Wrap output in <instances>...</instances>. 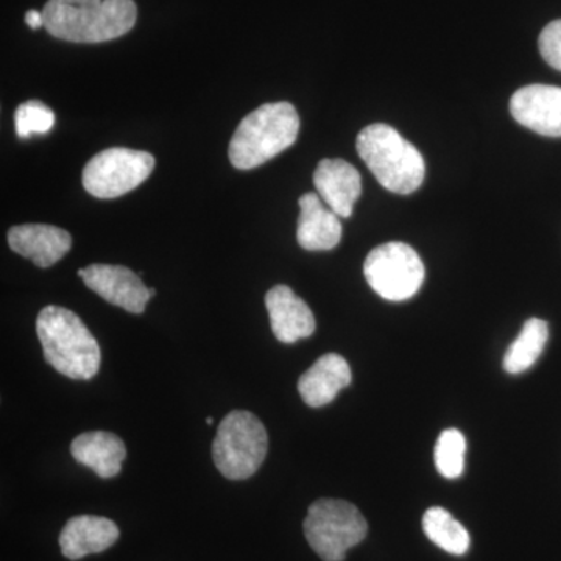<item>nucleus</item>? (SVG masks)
<instances>
[{
    "instance_id": "nucleus-1",
    "label": "nucleus",
    "mask_w": 561,
    "mask_h": 561,
    "mask_svg": "<svg viewBox=\"0 0 561 561\" xmlns=\"http://www.w3.org/2000/svg\"><path fill=\"white\" fill-rule=\"evenodd\" d=\"M44 27L69 43H105L131 31L138 18L133 0H49Z\"/></svg>"
},
{
    "instance_id": "nucleus-2",
    "label": "nucleus",
    "mask_w": 561,
    "mask_h": 561,
    "mask_svg": "<svg viewBox=\"0 0 561 561\" xmlns=\"http://www.w3.org/2000/svg\"><path fill=\"white\" fill-rule=\"evenodd\" d=\"M44 359L61 375L90 381L101 368V346L76 312L47 306L36 320Z\"/></svg>"
},
{
    "instance_id": "nucleus-3",
    "label": "nucleus",
    "mask_w": 561,
    "mask_h": 561,
    "mask_svg": "<svg viewBox=\"0 0 561 561\" xmlns=\"http://www.w3.org/2000/svg\"><path fill=\"white\" fill-rule=\"evenodd\" d=\"M298 131L300 117L291 103H265L236 128L228 150L231 164L239 171L260 168L294 146Z\"/></svg>"
},
{
    "instance_id": "nucleus-4",
    "label": "nucleus",
    "mask_w": 561,
    "mask_h": 561,
    "mask_svg": "<svg viewBox=\"0 0 561 561\" xmlns=\"http://www.w3.org/2000/svg\"><path fill=\"white\" fill-rule=\"evenodd\" d=\"M357 153L381 186L409 195L423 184L426 165L419 149L386 124H373L359 133Z\"/></svg>"
},
{
    "instance_id": "nucleus-5",
    "label": "nucleus",
    "mask_w": 561,
    "mask_h": 561,
    "mask_svg": "<svg viewBox=\"0 0 561 561\" xmlns=\"http://www.w3.org/2000/svg\"><path fill=\"white\" fill-rule=\"evenodd\" d=\"M268 451V435L256 415L232 411L221 420L213 445L217 470L231 481L256 474Z\"/></svg>"
},
{
    "instance_id": "nucleus-6",
    "label": "nucleus",
    "mask_w": 561,
    "mask_h": 561,
    "mask_svg": "<svg viewBox=\"0 0 561 561\" xmlns=\"http://www.w3.org/2000/svg\"><path fill=\"white\" fill-rule=\"evenodd\" d=\"M302 527L309 546L324 561L345 560L346 552L368 534V524L359 508L342 500L313 502Z\"/></svg>"
},
{
    "instance_id": "nucleus-7",
    "label": "nucleus",
    "mask_w": 561,
    "mask_h": 561,
    "mask_svg": "<svg viewBox=\"0 0 561 561\" xmlns=\"http://www.w3.org/2000/svg\"><path fill=\"white\" fill-rule=\"evenodd\" d=\"M364 275L373 290L389 301H404L419 294L424 280V265L408 243L389 242L370 251Z\"/></svg>"
},
{
    "instance_id": "nucleus-8",
    "label": "nucleus",
    "mask_w": 561,
    "mask_h": 561,
    "mask_svg": "<svg viewBox=\"0 0 561 561\" xmlns=\"http://www.w3.org/2000/svg\"><path fill=\"white\" fill-rule=\"evenodd\" d=\"M153 154L113 147L95 154L83 169V186L95 198H117L140 186L154 169Z\"/></svg>"
},
{
    "instance_id": "nucleus-9",
    "label": "nucleus",
    "mask_w": 561,
    "mask_h": 561,
    "mask_svg": "<svg viewBox=\"0 0 561 561\" xmlns=\"http://www.w3.org/2000/svg\"><path fill=\"white\" fill-rule=\"evenodd\" d=\"M79 276L99 297L127 312L142 313L153 298L150 287L144 286L139 276L124 265L92 264L81 268Z\"/></svg>"
},
{
    "instance_id": "nucleus-10",
    "label": "nucleus",
    "mask_w": 561,
    "mask_h": 561,
    "mask_svg": "<svg viewBox=\"0 0 561 561\" xmlns=\"http://www.w3.org/2000/svg\"><path fill=\"white\" fill-rule=\"evenodd\" d=\"M513 119L549 138H561V88L529 84L511 99Z\"/></svg>"
},
{
    "instance_id": "nucleus-11",
    "label": "nucleus",
    "mask_w": 561,
    "mask_h": 561,
    "mask_svg": "<svg viewBox=\"0 0 561 561\" xmlns=\"http://www.w3.org/2000/svg\"><path fill=\"white\" fill-rule=\"evenodd\" d=\"M273 334L283 343H295L311 337L316 331V317L305 301L290 287L279 284L265 295Z\"/></svg>"
},
{
    "instance_id": "nucleus-12",
    "label": "nucleus",
    "mask_w": 561,
    "mask_h": 561,
    "mask_svg": "<svg viewBox=\"0 0 561 561\" xmlns=\"http://www.w3.org/2000/svg\"><path fill=\"white\" fill-rule=\"evenodd\" d=\"M9 245L41 268L51 267L69 253L72 238L54 225L27 224L10 228Z\"/></svg>"
},
{
    "instance_id": "nucleus-13",
    "label": "nucleus",
    "mask_w": 561,
    "mask_h": 561,
    "mask_svg": "<svg viewBox=\"0 0 561 561\" xmlns=\"http://www.w3.org/2000/svg\"><path fill=\"white\" fill-rule=\"evenodd\" d=\"M313 184L321 201L339 217H351L362 192L360 173L354 165L343 160H321L313 173Z\"/></svg>"
},
{
    "instance_id": "nucleus-14",
    "label": "nucleus",
    "mask_w": 561,
    "mask_h": 561,
    "mask_svg": "<svg viewBox=\"0 0 561 561\" xmlns=\"http://www.w3.org/2000/svg\"><path fill=\"white\" fill-rule=\"evenodd\" d=\"M297 241L308 251L335 249L342 239L341 217L327 205L319 194L301 195Z\"/></svg>"
},
{
    "instance_id": "nucleus-15",
    "label": "nucleus",
    "mask_w": 561,
    "mask_h": 561,
    "mask_svg": "<svg viewBox=\"0 0 561 561\" xmlns=\"http://www.w3.org/2000/svg\"><path fill=\"white\" fill-rule=\"evenodd\" d=\"M116 523L102 516L81 515L70 518L60 534L62 556L80 560L91 553H101L119 540Z\"/></svg>"
},
{
    "instance_id": "nucleus-16",
    "label": "nucleus",
    "mask_w": 561,
    "mask_h": 561,
    "mask_svg": "<svg viewBox=\"0 0 561 561\" xmlns=\"http://www.w3.org/2000/svg\"><path fill=\"white\" fill-rule=\"evenodd\" d=\"M351 383L348 362L341 354L330 353L321 356L298 381L302 401L309 408H323L335 400L339 391Z\"/></svg>"
},
{
    "instance_id": "nucleus-17",
    "label": "nucleus",
    "mask_w": 561,
    "mask_h": 561,
    "mask_svg": "<svg viewBox=\"0 0 561 561\" xmlns=\"http://www.w3.org/2000/svg\"><path fill=\"white\" fill-rule=\"evenodd\" d=\"M70 454L80 465L91 468L99 478L111 479L119 474L127 448L117 435L94 431L73 438Z\"/></svg>"
},
{
    "instance_id": "nucleus-18",
    "label": "nucleus",
    "mask_w": 561,
    "mask_h": 561,
    "mask_svg": "<svg viewBox=\"0 0 561 561\" xmlns=\"http://www.w3.org/2000/svg\"><path fill=\"white\" fill-rule=\"evenodd\" d=\"M549 339V328L545 320L530 319L524 323L516 341L508 346L504 357V370L519 375L534 367L540 359Z\"/></svg>"
},
{
    "instance_id": "nucleus-19",
    "label": "nucleus",
    "mask_w": 561,
    "mask_h": 561,
    "mask_svg": "<svg viewBox=\"0 0 561 561\" xmlns=\"http://www.w3.org/2000/svg\"><path fill=\"white\" fill-rule=\"evenodd\" d=\"M423 530L434 545L453 556H463L470 549V534L445 508L432 507L424 513Z\"/></svg>"
},
{
    "instance_id": "nucleus-20",
    "label": "nucleus",
    "mask_w": 561,
    "mask_h": 561,
    "mask_svg": "<svg viewBox=\"0 0 561 561\" xmlns=\"http://www.w3.org/2000/svg\"><path fill=\"white\" fill-rule=\"evenodd\" d=\"M467 440L459 430L443 431L435 445V467L446 479H457L463 474Z\"/></svg>"
},
{
    "instance_id": "nucleus-21",
    "label": "nucleus",
    "mask_w": 561,
    "mask_h": 561,
    "mask_svg": "<svg viewBox=\"0 0 561 561\" xmlns=\"http://www.w3.org/2000/svg\"><path fill=\"white\" fill-rule=\"evenodd\" d=\"M14 125L22 139L31 138L32 135H46L54 128L55 114L43 102L28 101L18 106Z\"/></svg>"
},
{
    "instance_id": "nucleus-22",
    "label": "nucleus",
    "mask_w": 561,
    "mask_h": 561,
    "mask_svg": "<svg viewBox=\"0 0 561 561\" xmlns=\"http://www.w3.org/2000/svg\"><path fill=\"white\" fill-rule=\"evenodd\" d=\"M541 57L551 68L561 70V20L552 21L541 32L540 41Z\"/></svg>"
},
{
    "instance_id": "nucleus-23",
    "label": "nucleus",
    "mask_w": 561,
    "mask_h": 561,
    "mask_svg": "<svg viewBox=\"0 0 561 561\" xmlns=\"http://www.w3.org/2000/svg\"><path fill=\"white\" fill-rule=\"evenodd\" d=\"M25 22H27V25L32 31H38V28L44 27L43 11L28 10L27 14H25Z\"/></svg>"
},
{
    "instance_id": "nucleus-24",
    "label": "nucleus",
    "mask_w": 561,
    "mask_h": 561,
    "mask_svg": "<svg viewBox=\"0 0 561 561\" xmlns=\"http://www.w3.org/2000/svg\"><path fill=\"white\" fill-rule=\"evenodd\" d=\"M206 423H208V424H213V423H214L213 416H209V419H208V420H206Z\"/></svg>"
}]
</instances>
